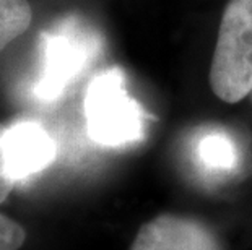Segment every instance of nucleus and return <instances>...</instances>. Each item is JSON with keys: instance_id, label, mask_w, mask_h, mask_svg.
<instances>
[{"instance_id": "8", "label": "nucleus", "mask_w": 252, "mask_h": 250, "mask_svg": "<svg viewBox=\"0 0 252 250\" xmlns=\"http://www.w3.org/2000/svg\"><path fill=\"white\" fill-rule=\"evenodd\" d=\"M26 241L25 227L0 213V250H20Z\"/></svg>"}, {"instance_id": "5", "label": "nucleus", "mask_w": 252, "mask_h": 250, "mask_svg": "<svg viewBox=\"0 0 252 250\" xmlns=\"http://www.w3.org/2000/svg\"><path fill=\"white\" fill-rule=\"evenodd\" d=\"M57 146L37 122L25 120L5 129L2 154L5 169L15 182L46 169L56 159Z\"/></svg>"}, {"instance_id": "7", "label": "nucleus", "mask_w": 252, "mask_h": 250, "mask_svg": "<svg viewBox=\"0 0 252 250\" xmlns=\"http://www.w3.org/2000/svg\"><path fill=\"white\" fill-rule=\"evenodd\" d=\"M33 12L28 0H0V56L30 28Z\"/></svg>"}, {"instance_id": "9", "label": "nucleus", "mask_w": 252, "mask_h": 250, "mask_svg": "<svg viewBox=\"0 0 252 250\" xmlns=\"http://www.w3.org/2000/svg\"><path fill=\"white\" fill-rule=\"evenodd\" d=\"M5 129H7V127L0 122V205L8 198L10 192H12L15 187V180L10 177L7 169H5V161H3V154H2V137L5 134Z\"/></svg>"}, {"instance_id": "2", "label": "nucleus", "mask_w": 252, "mask_h": 250, "mask_svg": "<svg viewBox=\"0 0 252 250\" xmlns=\"http://www.w3.org/2000/svg\"><path fill=\"white\" fill-rule=\"evenodd\" d=\"M87 129L103 146H122L143 137V114L127 93L121 70H108L90 83L85 98Z\"/></svg>"}, {"instance_id": "6", "label": "nucleus", "mask_w": 252, "mask_h": 250, "mask_svg": "<svg viewBox=\"0 0 252 250\" xmlns=\"http://www.w3.org/2000/svg\"><path fill=\"white\" fill-rule=\"evenodd\" d=\"M195 153L202 167L212 172L234 171L239 164L238 146L233 138L221 130L203 134L197 141Z\"/></svg>"}, {"instance_id": "4", "label": "nucleus", "mask_w": 252, "mask_h": 250, "mask_svg": "<svg viewBox=\"0 0 252 250\" xmlns=\"http://www.w3.org/2000/svg\"><path fill=\"white\" fill-rule=\"evenodd\" d=\"M130 250H223L217 232L197 218L163 213L143 222Z\"/></svg>"}, {"instance_id": "3", "label": "nucleus", "mask_w": 252, "mask_h": 250, "mask_svg": "<svg viewBox=\"0 0 252 250\" xmlns=\"http://www.w3.org/2000/svg\"><path fill=\"white\" fill-rule=\"evenodd\" d=\"M91 44L73 28H62L44 36V67L34 91L41 99L61 96L87 65Z\"/></svg>"}, {"instance_id": "1", "label": "nucleus", "mask_w": 252, "mask_h": 250, "mask_svg": "<svg viewBox=\"0 0 252 250\" xmlns=\"http://www.w3.org/2000/svg\"><path fill=\"white\" fill-rule=\"evenodd\" d=\"M210 86L217 98L229 104L252 91V0H229L223 10Z\"/></svg>"}]
</instances>
